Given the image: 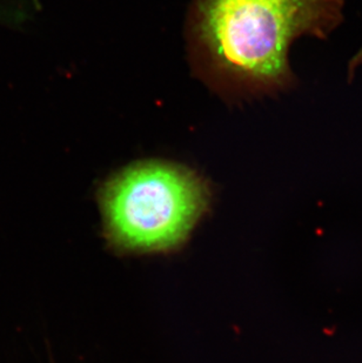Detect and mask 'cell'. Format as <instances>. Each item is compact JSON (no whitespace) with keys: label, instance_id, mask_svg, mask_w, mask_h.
Instances as JSON below:
<instances>
[{"label":"cell","instance_id":"obj_1","mask_svg":"<svg viewBox=\"0 0 362 363\" xmlns=\"http://www.w3.org/2000/svg\"><path fill=\"white\" fill-rule=\"evenodd\" d=\"M345 0H193L188 16L195 74L227 100L281 92L293 84L288 50L295 39L326 38Z\"/></svg>","mask_w":362,"mask_h":363},{"label":"cell","instance_id":"obj_2","mask_svg":"<svg viewBox=\"0 0 362 363\" xmlns=\"http://www.w3.org/2000/svg\"><path fill=\"white\" fill-rule=\"evenodd\" d=\"M207 179L168 160H141L102 182L97 201L113 253L165 254L180 250L209 212Z\"/></svg>","mask_w":362,"mask_h":363}]
</instances>
